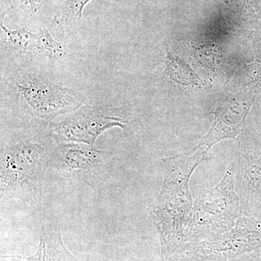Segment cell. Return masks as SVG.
<instances>
[{"label":"cell","instance_id":"cell-1","mask_svg":"<svg viewBox=\"0 0 261 261\" xmlns=\"http://www.w3.org/2000/svg\"><path fill=\"white\" fill-rule=\"evenodd\" d=\"M207 151L197 145L185 153L162 159V188L147 209V216L159 234L162 256L172 253L184 239L194 205L190 178L196 168L207 159Z\"/></svg>","mask_w":261,"mask_h":261},{"label":"cell","instance_id":"cell-2","mask_svg":"<svg viewBox=\"0 0 261 261\" xmlns=\"http://www.w3.org/2000/svg\"><path fill=\"white\" fill-rule=\"evenodd\" d=\"M10 87L22 112L44 126H49L57 117L75 112L86 104L85 97L74 89L20 68L13 70Z\"/></svg>","mask_w":261,"mask_h":261},{"label":"cell","instance_id":"cell-3","mask_svg":"<svg viewBox=\"0 0 261 261\" xmlns=\"http://www.w3.org/2000/svg\"><path fill=\"white\" fill-rule=\"evenodd\" d=\"M49 163L44 147L30 140L20 141L5 149L1 154L2 200L39 202Z\"/></svg>","mask_w":261,"mask_h":261},{"label":"cell","instance_id":"cell-4","mask_svg":"<svg viewBox=\"0 0 261 261\" xmlns=\"http://www.w3.org/2000/svg\"><path fill=\"white\" fill-rule=\"evenodd\" d=\"M242 215L230 165L219 183L202 192L194 202L184 239L190 241L205 237L216 238L233 228Z\"/></svg>","mask_w":261,"mask_h":261},{"label":"cell","instance_id":"cell-5","mask_svg":"<svg viewBox=\"0 0 261 261\" xmlns=\"http://www.w3.org/2000/svg\"><path fill=\"white\" fill-rule=\"evenodd\" d=\"M126 107H101L84 104L60 123L49 124L48 137L57 144L77 142L94 146L103 132L113 127L126 128Z\"/></svg>","mask_w":261,"mask_h":261},{"label":"cell","instance_id":"cell-6","mask_svg":"<svg viewBox=\"0 0 261 261\" xmlns=\"http://www.w3.org/2000/svg\"><path fill=\"white\" fill-rule=\"evenodd\" d=\"M49 163L65 177L95 188L108 177L113 167V154L77 142L57 144Z\"/></svg>","mask_w":261,"mask_h":261},{"label":"cell","instance_id":"cell-7","mask_svg":"<svg viewBox=\"0 0 261 261\" xmlns=\"http://www.w3.org/2000/svg\"><path fill=\"white\" fill-rule=\"evenodd\" d=\"M261 246V219L242 215L227 232L195 245L187 256L193 259L232 256Z\"/></svg>","mask_w":261,"mask_h":261},{"label":"cell","instance_id":"cell-8","mask_svg":"<svg viewBox=\"0 0 261 261\" xmlns=\"http://www.w3.org/2000/svg\"><path fill=\"white\" fill-rule=\"evenodd\" d=\"M242 214L261 218V147H241L231 165Z\"/></svg>","mask_w":261,"mask_h":261},{"label":"cell","instance_id":"cell-9","mask_svg":"<svg viewBox=\"0 0 261 261\" xmlns=\"http://www.w3.org/2000/svg\"><path fill=\"white\" fill-rule=\"evenodd\" d=\"M12 8L2 13L0 29L2 37L15 50L23 54L44 56L51 59L61 58L65 51L61 43L51 37L47 28H43L38 32H32L22 28L11 30L5 25L7 13Z\"/></svg>","mask_w":261,"mask_h":261},{"label":"cell","instance_id":"cell-10","mask_svg":"<svg viewBox=\"0 0 261 261\" xmlns=\"http://www.w3.org/2000/svg\"><path fill=\"white\" fill-rule=\"evenodd\" d=\"M28 261H77L67 250L58 223L49 221L43 225L37 252Z\"/></svg>","mask_w":261,"mask_h":261},{"label":"cell","instance_id":"cell-11","mask_svg":"<svg viewBox=\"0 0 261 261\" xmlns=\"http://www.w3.org/2000/svg\"><path fill=\"white\" fill-rule=\"evenodd\" d=\"M166 73L171 80L187 85H199L200 80L195 72L171 50L166 49Z\"/></svg>","mask_w":261,"mask_h":261},{"label":"cell","instance_id":"cell-12","mask_svg":"<svg viewBox=\"0 0 261 261\" xmlns=\"http://www.w3.org/2000/svg\"><path fill=\"white\" fill-rule=\"evenodd\" d=\"M92 0H68L61 17H56V21L65 24L78 23L82 18L84 8Z\"/></svg>","mask_w":261,"mask_h":261},{"label":"cell","instance_id":"cell-13","mask_svg":"<svg viewBox=\"0 0 261 261\" xmlns=\"http://www.w3.org/2000/svg\"><path fill=\"white\" fill-rule=\"evenodd\" d=\"M10 8L21 10L25 18H37L42 14L46 0H8Z\"/></svg>","mask_w":261,"mask_h":261}]
</instances>
